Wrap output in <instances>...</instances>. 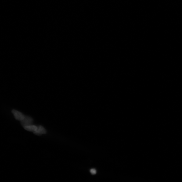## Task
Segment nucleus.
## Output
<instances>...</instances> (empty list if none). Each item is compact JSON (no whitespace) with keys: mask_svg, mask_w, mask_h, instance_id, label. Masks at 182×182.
<instances>
[{"mask_svg":"<svg viewBox=\"0 0 182 182\" xmlns=\"http://www.w3.org/2000/svg\"><path fill=\"white\" fill-rule=\"evenodd\" d=\"M21 124L24 127L32 125L33 122V120L32 117H25L24 119L21 120Z\"/></svg>","mask_w":182,"mask_h":182,"instance_id":"1","label":"nucleus"},{"mask_svg":"<svg viewBox=\"0 0 182 182\" xmlns=\"http://www.w3.org/2000/svg\"><path fill=\"white\" fill-rule=\"evenodd\" d=\"M12 113L14 115L15 119L19 121H21L22 120L25 116L22 113L15 110H13L12 111Z\"/></svg>","mask_w":182,"mask_h":182,"instance_id":"2","label":"nucleus"},{"mask_svg":"<svg viewBox=\"0 0 182 182\" xmlns=\"http://www.w3.org/2000/svg\"><path fill=\"white\" fill-rule=\"evenodd\" d=\"M35 135H40L42 134H46L47 131L45 129L41 126H39L38 127L37 130L33 132Z\"/></svg>","mask_w":182,"mask_h":182,"instance_id":"3","label":"nucleus"},{"mask_svg":"<svg viewBox=\"0 0 182 182\" xmlns=\"http://www.w3.org/2000/svg\"><path fill=\"white\" fill-rule=\"evenodd\" d=\"M37 128H38V127L36 126L32 125V124L24 127V128L25 130L28 131H32L33 132L37 130Z\"/></svg>","mask_w":182,"mask_h":182,"instance_id":"4","label":"nucleus"},{"mask_svg":"<svg viewBox=\"0 0 182 182\" xmlns=\"http://www.w3.org/2000/svg\"><path fill=\"white\" fill-rule=\"evenodd\" d=\"M91 174L93 175H95L96 174V171L95 169H91L90 171Z\"/></svg>","mask_w":182,"mask_h":182,"instance_id":"5","label":"nucleus"}]
</instances>
